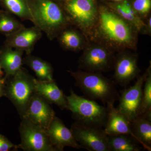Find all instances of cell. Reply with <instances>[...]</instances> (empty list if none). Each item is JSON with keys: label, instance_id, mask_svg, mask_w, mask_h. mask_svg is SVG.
Segmentation results:
<instances>
[{"label": "cell", "instance_id": "cell-1", "mask_svg": "<svg viewBox=\"0 0 151 151\" xmlns=\"http://www.w3.org/2000/svg\"><path fill=\"white\" fill-rule=\"evenodd\" d=\"M76 86L92 100H98L104 105L113 104L119 100L120 94L115 83L100 74L78 72L72 73Z\"/></svg>", "mask_w": 151, "mask_h": 151}, {"label": "cell", "instance_id": "cell-2", "mask_svg": "<svg viewBox=\"0 0 151 151\" xmlns=\"http://www.w3.org/2000/svg\"><path fill=\"white\" fill-rule=\"evenodd\" d=\"M66 97L68 110L72 112L76 123L97 128L105 127L108 120L107 106L78 96L72 90H70V95Z\"/></svg>", "mask_w": 151, "mask_h": 151}, {"label": "cell", "instance_id": "cell-3", "mask_svg": "<svg viewBox=\"0 0 151 151\" xmlns=\"http://www.w3.org/2000/svg\"><path fill=\"white\" fill-rule=\"evenodd\" d=\"M32 22L47 37L52 39L57 31L65 23L64 14L52 0H27Z\"/></svg>", "mask_w": 151, "mask_h": 151}, {"label": "cell", "instance_id": "cell-4", "mask_svg": "<svg viewBox=\"0 0 151 151\" xmlns=\"http://www.w3.org/2000/svg\"><path fill=\"white\" fill-rule=\"evenodd\" d=\"M5 84L4 94L13 103L21 117L35 92V78L22 68Z\"/></svg>", "mask_w": 151, "mask_h": 151}, {"label": "cell", "instance_id": "cell-5", "mask_svg": "<svg viewBox=\"0 0 151 151\" xmlns=\"http://www.w3.org/2000/svg\"><path fill=\"white\" fill-rule=\"evenodd\" d=\"M22 119L19 129L21 143L17 147L26 151H57L45 129L25 118Z\"/></svg>", "mask_w": 151, "mask_h": 151}, {"label": "cell", "instance_id": "cell-6", "mask_svg": "<svg viewBox=\"0 0 151 151\" xmlns=\"http://www.w3.org/2000/svg\"><path fill=\"white\" fill-rule=\"evenodd\" d=\"M76 140L84 150L89 151H110L108 135L102 128L75 123L70 129Z\"/></svg>", "mask_w": 151, "mask_h": 151}, {"label": "cell", "instance_id": "cell-7", "mask_svg": "<svg viewBox=\"0 0 151 151\" xmlns=\"http://www.w3.org/2000/svg\"><path fill=\"white\" fill-rule=\"evenodd\" d=\"M146 75L138 78L135 84L122 91L117 109L132 122L139 116L142 94Z\"/></svg>", "mask_w": 151, "mask_h": 151}, {"label": "cell", "instance_id": "cell-8", "mask_svg": "<svg viewBox=\"0 0 151 151\" xmlns=\"http://www.w3.org/2000/svg\"><path fill=\"white\" fill-rule=\"evenodd\" d=\"M55 116L54 111L50 103L35 92L31 97L22 118L27 119L46 129Z\"/></svg>", "mask_w": 151, "mask_h": 151}, {"label": "cell", "instance_id": "cell-9", "mask_svg": "<svg viewBox=\"0 0 151 151\" xmlns=\"http://www.w3.org/2000/svg\"><path fill=\"white\" fill-rule=\"evenodd\" d=\"M100 17L102 30L109 38L120 43H128L131 41V30L122 19L106 10L101 11Z\"/></svg>", "mask_w": 151, "mask_h": 151}, {"label": "cell", "instance_id": "cell-10", "mask_svg": "<svg viewBox=\"0 0 151 151\" xmlns=\"http://www.w3.org/2000/svg\"><path fill=\"white\" fill-rule=\"evenodd\" d=\"M46 130L50 142L57 151H63L66 147L84 149L76 140L71 130L68 129L62 121L56 116Z\"/></svg>", "mask_w": 151, "mask_h": 151}, {"label": "cell", "instance_id": "cell-11", "mask_svg": "<svg viewBox=\"0 0 151 151\" xmlns=\"http://www.w3.org/2000/svg\"><path fill=\"white\" fill-rule=\"evenodd\" d=\"M42 31L37 27H25L9 35L8 45L12 48L30 54L36 43L41 38Z\"/></svg>", "mask_w": 151, "mask_h": 151}, {"label": "cell", "instance_id": "cell-12", "mask_svg": "<svg viewBox=\"0 0 151 151\" xmlns=\"http://www.w3.org/2000/svg\"><path fill=\"white\" fill-rule=\"evenodd\" d=\"M65 8L71 18L82 26H89L96 17L93 0H72L68 1Z\"/></svg>", "mask_w": 151, "mask_h": 151}, {"label": "cell", "instance_id": "cell-13", "mask_svg": "<svg viewBox=\"0 0 151 151\" xmlns=\"http://www.w3.org/2000/svg\"><path fill=\"white\" fill-rule=\"evenodd\" d=\"M107 107L108 108V120L104 129L105 134L108 136L130 135L136 140L132 131V122L120 113L117 108H115L113 104L107 105Z\"/></svg>", "mask_w": 151, "mask_h": 151}, {"label": "cell", "instance_id": "cell-14", "mask_svg": "<svg viewBox=\"0 0 151 151\" xmlns=\"http://www.w3.org/2000/svg\"><path fill=\"white\" fill-rule=\"evenodd\" d=\"M35 92L48 102L54 104L61 110H68L66 96L54 81H40L35 78Z\"/></svg>", "mask_w": 151, "mask_h": 151}, {"label": "cell", "instance_id": "cell-15", "mask_svg": "<svg viewBox=\"0 0 151 151\" xmlns=\"http://www.w3.org/2000/svg\"><path fill=\"white\" fill-rule=\"evenodd\" d=\"M138 72L136 58L124 55L118 59L115 66V79L117 84L126 86L136 77Z\"/></svg>", "mask_w": 151, "mask_h": 151}, {"label": "cell", "instance_id": "cell-16", "mask_svg": "<svg viewBox=\"0 0 151 151\" xmlns=\"http://www.w3.org/2000/svg\"><path fill=\"white\" fill-rule=\"evenodd\" d=\"M132 129L136 140L148 151H151V113L138 116L132 122Z\"/></svg>", "mask_w": 151, "mask_h": 151}, {"label": "cell", "instance_id": "cell-17", "mask_svg": "<svg viewBox=\"0 0 151 151\" xmlns=\"http://www.w3.org/2000/svg\"><path fill=\"white\" fill-rule=\"evenodd\" d=\"M24 52L13 50L9 47L0 55V65L4 68L7 76H11L17 72L22 65Z\"/></svg>", "mask_w": 151, "mask_h": 151}, {"label": "cell", "instance_id": "cell-18", "mask_svg": "<svg viewBox=\"0 0 151 151\" xmlns=\"http://www.w3.org/2000/svg\"><path fill=\"white\" fill-rule=\"evenodd\" d=\"M81 62L89 70H105L109 65L110 57L104 49L95 47L86 53Z\"/></svg>", "mask_w": 151, "mask_h": 151}, {"label": "cell", "instance_id": "cell-19", "mask_svg": "<svg viewBox=\"0 0 151 151\" xmlns=\"http://www.w3.org/2000/svg\"><path fill=\"white\" fill-rule=\"evenodd\" d=\"M24 62L35 73L38 80L53 81L52 68L50 64L37 57L27 55Z\"/></svg>", "mask_w": 151, "mask_h": 151}, {"label": "cell", "instance_id": "cell-20", "mask_svg": "<svg viewBox=\"0 0 151 151\" xmlns=\"http://www.w3.org/2000/svg\"><path fill=\"white\" fill-rule=\"evenodd\" d=\"M108 142L110 151H140L142 149L130 135L108 136Z\"/></svg>", "mask_w": 151, "mask_h": 151}, {"label": "cell", "instance_id": "cell-21", "mask_svg": "<svg viewBox=\"0 0 151 151\" xmlns=\"http://www.w3.org/2000/svg\"><path fill=\"white\" fill-rule=\"evenodd\" d=\"M6 7L14 14L23 20L32 22L27 0H3Z\"/></svg>", "mask_w": 151, "mask_h": 151}, {"label": "cell", "instance_id": "cell-22", "mask_svg": "<svg viewBox=\"0 0 151 151\" xmlns=\"http://www.w3.org/2000/svg\"><path fill=\"white\" fill-rule=\"evenodd\" d=\"M147 113H151V74L150 71L146 74L144 82L139 116Z\"/></svg>", "mask_w": 151, "mask_h": 151}, {"label": "cell", "instance_id": "cell-23", "mask_svg": "<svg viewBox=\"0 0 151 151\" xmlns=\"http://www.w3.org/2000/svg\"><path fill=\"white\" fill-rule=\"evenodd\" d=\"M24 27L23 25L14 17L6 15L0 17L1 32L10 35Z\"/></svg>", "mask_w": 151, "mask_h": 151}, {"label": "cell", "instance_id": "cell-24", "mask_svg": "<svg viewBox=\"0 0 151 151\" xmlns=\"http://www.w3.org/2000/svg\"><path fill=\"white\" fill-rule=\"evenodd\" d=\"M60 40L65 46L68 48L76 49L81 45L80 38L73 31H66L62 34Z\"/></svg>", "mask_w": 151, "mask_h": 151}, {"label": "cell", "instance_id": "cell-25", "mask_svg": "<svg viewBox=\"0 0 151 151\" xmlns=\"http://www.w3.org/2000/svg\"><path fill=\"white\" fill-rule=\"evenodd\" d=\"M151 0H136L134 3L135 10L142 14L146 13L150 9Z\"/></svg>", "mask_w": 151, "mask_h": 151}, {"label": "cell", "instance_id": "cell-26", "mask_svg": "<svg viewBox=\"0 0 151 151\" xmlns=\"http://www.w3.org/2000/svg\"><path fill=\"white\" fill-rule=\"evenodd\" d=\"M117 9L119 13L127 20L132 22L137 25H140L141 22L137 18V17L133 16L128 13L123 5H119L117 6Z\"/></svg>", "mask_w": 151, "mask_h": 151}, {"label": "cell", "instance_id": "cell-27", "mask_svg": "<svg viewBox=\"0 0 151 151\" xmlns=\"http://www.w3.org/2000/svg\"><path fill=\"white\" fill-rule=\"evenodd\" d=\"M17 147L8 139L0 134V151H8L12 148Z\"/></svg>", "mask_w": 151, "mask_h": 151}, {"label": "cell", "instance_id": "cell-28", "mask_svg": "<svg viewBox=\"0 0 151 151\" xmlns=\"http://www.w3.org/2000/svg\"><path fill=\"white\" fill-rule=\"evenodd\" d=\"M6 82V78H0V97L4 95Z\"/></svg>", "mask_w": 151, "mask_h": 151}, {"label": "cell", "instance_id": "cell-29", "mask_svg": "<svg viewBox=\"0 0 151 151\" xmlns=\"http://www.w3.org/2000/svg\"><path fill=\"white\" fill-rule=\"evenodd\" d=\"M2 75V71L1 70V67L0 65V78L1 77Z\"/></svg>", "mask_w": 151, "mask_h": 151}, {"label": "cell", "instance_id": "cell-30", "mask_svg": "<svg viewBox=\"0 0 151 151\" xmlns=\"http://www.w3.org/2000/svg\"><path fill=\"white\" fill-rule=\"evenodd\" d=\"M151 19L150 18V19H149V26H150V28L151 27Z\"/></svg>", "mask_w": 151, "mask_h": 151}, {"label": "cell", "instance_id": "cell-31", "mask_svg": "<svg viewBox=\"0 0 151 151\" xmlns=\"http://www.w3.org/2000/svg\"><path fill=\"white\" fill-rule=\"evenodd\" d=\"M114 1H122V0H114Z\"/></svg>", "mask_w": 151, "mask_h": 151}, {"label": "cell", "instance_id": "cell-32", "mask_svg": "<svg viewBox=\"0 0 151 151\" xmlns=\"http://www.w3.org/2000/svg\"><path fill=\"white\" fill-rule=\"evenodd\" d=\"M68 1H72V0H68Z\"/></svg>", "mask_w": 151, "mask_h": 151}]
</instances>
